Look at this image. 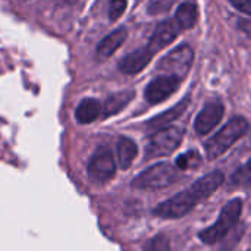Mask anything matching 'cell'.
Returning a JSON list of instances; mask_svg holds the SVG:
<instances>
[{
    "label": "cell",
    "mask_w": 251,
    "mask_h": 251,
    "mask_svg": "<svg viewBox=\"0 0 251 251\" xmlns=\"http://www.w3.org/2000/svg\"><path fill=\"white\" fill-rule=\"evenodd\" d=\"M249 122L243 116H237L231 119L221 131H218L207 143H206V154L210 160L221 157L226 153L240 138H243L249 132Z\"/></svg>",
    "instance_id": "6da1fadb"
},
{
    "label": "cell",
    "mask_w": 251,
    "mask_h": 251,
    "mask_svg": "<svg viewBox=\"0 0 251 251\" xmlns=\"http://www.w3.org/2000/svg\"><path fill=\"white\" fill-rule=\"evenodd\" d=\"M241 213H243V200L241 199H234V200L228 201L222 207L218 222L199 234L200 240L210 246L221 243L228 235V232L238 224Z\"/></svg>",
    "instance_id": "7a4b0ae2"
},
{
    "label": "cell",
    "mask_w": 251,
    "mask_h": 251,
    "mask_svg": "<svg viewBox=\"0 0 251 251\" xmlns=\"http://www.w3.org/2000/svg\"><path fill=\"white\" fill-rule=\"evenodd\" d=\"M178 176V169L168 163V162H160L156 163L147 169H144L134 181L132 187L137 190H146V191H157L163 190L175 182Z\"/></svg>",
    "instance_id": "3957f363"
},
{
    "label": "cell",
    "mask_w": 251,
    "mask_h": 251,
    "mask_svg": "<svg viewBox=\"0 0 251 251\" xmlns=\"http://www.w3.org/2000/svg\"><path fill=\"white\" fill-rule=\"evenodd\" d=\"M184 138V129L179 126H165L162 129L154 131L147 144L146 157L154 159V157H165L172 154Z\"/></svg>",
    "instance_id": "277c9868"
},
{
    "label": "cell",
    "mask_w": 251,
    "mask_h": 251,
    "mask_svg": "<svg viewBox=\"0 0 251 251\" xmlns=\"http://www.w3.org/2000/svg\"><path fill=\"white\" fill-rule=\"evenodd\" d=\"M194 62V50L190 44H181L169 51L157 65V71L165 72V75H174L181 81L188 75Z\"/></svg>",
    "instance_id": "5b68a950"
},
{
    "label": "cell",
    "mask_w": 251,
    "mask_h": 251,
    "mask_svg": "<svg viewBox=\"0 0 251 251\" xmlns=\"http://www.w3.org/2000/svg\"><path fill=\"white\" fill-rule=\"evenodd\" d=\"M199 203L200 201L197 200V197L188 187L187 190H184V191L175 194L174 197L165 200L163 203H160L153 210V215H156L157 218H162V219H179V218H184L185 215H188Z\"/></svg>",
    "instance_id": "8992f818"
},
{
    "label": "cell",
    "mask_w": 251,
    "mask_h": 251,
    "mask_svg": "<svg viewBox=\"0 0 251 251\" xmlns=\"http://www.w3.org/2000/svg\"><path fill=\"white\" fill-rule=\"evenodd\" d=\"M87 172H88V176L94 182L104 184L110 181L116 172V163H115L112 151L106 147L97 149L88 162Z\"/></svg>",
    "instance_id": "52a82bcc"
},
{
    "label": "cell",
    "mask_w": 251,
    "mask_h": 251,
    "mask_svg": "<svg viewBox=\"0 0 251 251\" xmlns=\"http://www.w3.org/2000/svg\"><path fill=\"white\" fill-rule=\"evenodd\" d=\"M181 85V79L174 75H159L150 81L144 96L150 104H159L168 100Z\"/></svg>",
    "instance_id": "ba28073f"
},
{
    "label": "cell",
    "mask_w": 251,
    "mask_h": 251,
    "mask_svg": "<svg viewBox=\"0 0 251 251\" xmlns=\"http://www.w3.org/2000/svg\"><path fill=\"white\" fill-rule=\"evenodd\" d=\"M225 107L221 101H212L206 104L196 118L194 128L199 135H207L212 132L224 118Z\"/></svg>",
    "instance_id": "9c48e42d"
},
{
    "label": "cell",
    "mask_w": 251,
    "mask_h": 251,
    "mask_svg": "<svg viewBox=\"0 0 251 251\" xmlns=\"http://www.w3.org/2000/svg\"><path fill=\"white\" fill-rule=\"evenodd\" d=\"M179 31H181V28L178 26L175 19H168V21L160 22L153 31V34L147 43V49L153 54H156L157 51H160L162 49L169 46L178 37Z\"/></svg>",
    "instance_id": "30bf717a"
},
{
    "label": "cell",
    "mask_w": 251,
    "mask_h": 251,
    "mask_svg": "<svg viewBox=\"0 0 251 251\" xmlns=\"http://www.w3.org/2000/svg\"><path fill=\"white\" fill-rule=\"evenodd\" d=\"M153 56L154 54L147 49V46H144V47L126 54L118 63V68H119L121 72H124L126 75H135V74H140L150 63Z\"/></svg>",
    "instance_id": "8fae6325"
},
{
    "label": "cell",
    "mask_w": 251,
    "mask_h": 251,
    "mask_svg": "<svg viewBox=\"0 0 251 251\" xmlns=\"http://www.w3.org/2000/svg\"><path fill=\"white\" fill-rule=\"evenodd\" d=\"M225 181V175L221 171H212L210 174L201 176L200 179H197L190 190L194 193V196L197 197L199 201H203L206 199H209Z\"/></svg>",
    "instance_id": "7c38bea8"
},
{
    "label": "cell",
    "mask_w": 251,
    "mask_h": 251,
    "mask_svg": "<svg viewBox=\"0 0 251 251\" xmlns=\"http://www.w3.org/2000/svg\"><path fill=\"white\" fill-rule=\"evenodd\" d=\"M188 104H190V97H185L182 101H179L178 104H175L172 109H169V110H166V112L154 116L153 119H150L147 122V129H150V131L154 132L157 129H162L165 126H169L174 121H176L187 110Z\"/></svg>",
    "instance_id": "4fadbf2b"
},
{
    "label": "cell",
    "mask_w": 251,
    "mask_h": 251,
    "mask_svg": "<svg viewBox=\"0 0 251 251\" xmlns=\"http://www.w3.org/2000/svg\"><path fill=\"white\" fill-rule=\"evenodd\" d=\"M126 29L125 28H118L115 31H112L109 35H106L97 46V57L104 60L107 57H110L126 40Z\"/></svg>",
    "instance_id": "5bb4252c"
},
{
    "label": "cell",
    "mask_w": 251,
    "mask_h": 251,
    "mask_svg": "<svg viewBox=\"0 0 251 251\" xmlns=\"http://www.w3.org/2000/svg\"><path fill=\"white\" fill-rule=\"evenodd\" d=\"M100 115H101V103L97 99H91V97L84 99L75 110V118L82 125L94 122L96 119H99Z\"/></svg>",
    "instance_id": "9a60e30c"
},
{
    "label": "cell",
    "mask_w": 251,
    "mask_h": 251,
    "mask_svg": "<svg viewBox=\"0 0 251 251\" xmlns=\"http://www.w3.org/2000/svg\"><path fill=\"white\" fill-rule=\"evenodd\" d=\"M135 97V91L126 90L122 93H115L110 97L106 99L104 104H101V112L104 116H113L119 113L124 107L129 104V101Z\"/></svg>",
    "instance_id": "2e32d148"
},
{
    "label": "cell",
    "mask_w": 251,
    "mask_h": 251,
    "mask_svg": "<svg viewBox=\"0 0 251 251\" xmlns=\"http://www.w3.org/2000/svg\"><path fill=\"white\" fill-rule=\"evenodd\" d=\"M175 22L178 24V26L182 29H190L196 25L197 19H199V9L194 3L191 1H185L182 4L178 6L176 12H175Z\"/></svg>",
    "instance_id": "e0dca14e"
},
{
    "label": "cell",
    "mask_w": 251,
    "mask_h": 251,
    "mask_svg": "<svg viewBox=\"0 0 251 251\" xmlns=\"http://www.w3.org/2000/svg\"><path fill=\"white\" fill-rule=\"evenodd\" d=\"M137 153H138V147L131 138H128V137L119 138V141H118V162L124 171L132 165V162L137 157Z\"/></svg>",
    "instance_id": "ac0fdd59"
},
{
    "label": "cell",
    "mask_w": 251,
    "mask_h": 251,
    "mask_svg": "<svg viewBox=\"0 0 251 251\" xmlns=\"http://www.w3.org/2000/svg\"><path fill=\"white\" fill-rule=\"evenodd\" d=\"M201 157L197 151H187L181 156H178L176 162H175V168L176 169H181V171H187L190 168H196L199 163H200Z\"/></svg>",
    "instance_id": "d6986e66"
},
{
    "label": "cell",
    "mask_w": 251,
    "mask_h": 251,
    "mask_svg": "<svg viewBox=\"0 0 251 251\" xmlns=\"http://www.w3.org/2000/svg\"><path fill=\"white\" fill-rule=\"evenodd\" d=\"M146 251H172V249H171V241L163 234H159V235H156L149 243Z\"/></svg>",
    "instance_id": "ffe728a7"
},
{
    "label": "cell",
    "mask_w": 251,
    "mask_h": 251,
    "mask_svg": "<svg viewBox=\"0 0 251 251\" xmlns=\"http://www.w3.org/2000/svg\"><path fill=\"white\" fill-rule=\"evenodd\" d=\"M126 0H110L109 4V18L110 21H116L122 16V13L126 9Z\"/></svg>",
    "instance_id": "44dd1931"
},
{
    "label": "cell",
    "mask_w": 251,
    "mask_h": 251,
    "mask_svg": "<svg viewBox=\"0 0 251 251\" xmlns=\"http://www.w3.org/2000/svg\"><path fill=\"white\" fill-rule=\"evenodd\" d=\"M229 1L240 12H243L246 15H250L251 13V0H229Z\"/></svg>",
    "instance_id": "7402d4cb"
},
{
    "label": "cell",
    "mask_w": 251,
    "mask_h": 251,
    "mask_svg": "<svg viewBox=\"0 0 251 251\" xmlns=\"http://www.w3.org/2000/svg\"><path fill=\"white\" fill-rule=\"evenodd\" d=\"M63 3H68V4H72V3H75L76 0H62Z\"/></svg>",
    "instance_id": "603a6c76"
},
{
    "label": "cell",
    "mask_w": 251,
    "mask_h": 251,
    "mask_svg": "<svg viewBox=\"0 0 251 251\" xmlns=\"http://www.w3.org/2000/svg\"><path fill=\"white\" fill-rule=\"evenodd\" d=\"M247 251H249V250H247Z\"/></svg>",
    "instance_id": "cb8c5ba5"
}]
</instances>
